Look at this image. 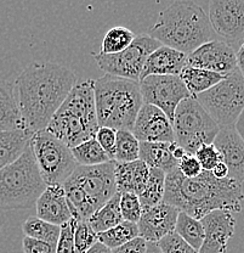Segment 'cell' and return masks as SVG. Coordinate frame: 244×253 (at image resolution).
Listing matches in <instances>:
<instances>
[{"label": "cell", "mask_w": 244, "mask_h": 253, "mask_svg": "<svg viewBox=\"0 0 244 253\" xmlns=\"http://www.w3.org/2000/svg\"><path fill=\"white\" fill-rule=\"evenodd\" d=\"M138 236H140L139 235L138 224L125 220H123L122 223L113 226L109 230L98 234L99 242L104 244L109 250L122 246V245L127 244L128 241Z\"/></svg>", "instance_id": "cell-31"}, {"label": "cell", "mask_w": 244, "mask_h": 253, "mask_svg": "<svg viewBox=\"0 0 244 253\" xmlns=\"http://www.w3.org/2000/svg\"><path fill=\"white\" fill-rule=\"evenodd\" d=\"M23 253H56V244L25 236L22 240Z\"/></svg>", "instance_id": "cell-41"}, {"label": "cell", "mask_w": 244, "mask_h": 253, "mask_svg": "<svg viewBox=\"0 0 244 253\" xmlns=\"http://www.w3.org/2000/svg\"><path fill=\"white\" fill-rule=\"evenodd\" d=\"M175 141L187 154L195 155L202 145L212 144L220 126L195 96L182 100L176 107L173 118Z\"/></svg>", "instance_id": "cell-7"}, {"label": "cell", "mask_w": 244, "mask_h": 253, "mask_svg": "<svg viewBox=\"0 0 244 253\" xmlns=\"http://www.w3.org/2000/svg\"><path fill=\"white\" fill-rule=\"evenodd\" d=\"M147 241L141 236L130 240L127 244L111 250V253H146Z\"/></svg>", "instance_id": "cell-42"}, {"label": "cell", "mask_w": 244, "mask_h": 253, "mask_svg": "<svg viewBox=\"0 0 244 253\" xmlns=\"http://www.w3.org/2000/svg\"><path fill=\"white\" fill-rule=\"evenodd\" d=\"M179 77L185 84L186 89L190 91V94L192 96H197V95L209 90L211 86H214L215 84L222 81L225 76L211 72V71L203 70V68L185 66L183 70L181 71Z\"/></svg>", "instance_id": "cell-25"}, {"label": "cell", "mask_w": 244, "mask_h": 253, "mask_svg": "<svg viewBox=\"0 0 244 253\" xmlns=\"http://www.w3.org/2000/svg\"><path fill=\"white\" fill-rule=\"evenodd\" d=\"M135 34L129 28L118 26L111 28L101 43V54H117L127 49L135 39Z\"/></svg>", "instance_id": "cell-33"}, {"label": "cell", "mask_w": 244, "mask_h": 253, "mask_svg": "<svg viewBox=\"0 0 244 253\" xmlns=\"http://www.w3.org/2000/svg\"><path fill=\"white\" fill-rule=\"evenodd\" d=\"M74 224L75 220L72 218L68 223L61 225L56 242V253H74Z\"/></svg>", "instance_id": "cell-38"}, {"label": "cell", "mask_w": 244, "mask_h": 253, "mask_svg": "<svg viewBox=\"0 0 244 253\" xmlns=\"http://www.w3.org/2000/svg\"><path fill=\"white\" fill-rule=\"evenodd\" d=\"M146 253H162L157 242H147Z\"/></svg>", "instance_id": "cell-48"}, {"label": "cell", "mask_w": 244, "mask_h": 253, "mask_svg": "<svg viewBox=\"0 0 244 253\" xmlns=\"http://www.w3.org/2000/svg\"><path fill=\"white\" fill-rule=\"evenodd\" d=\"M140 155V141L135 138L131 130H117V140H115L114 158L118 163L133 162L139 160Z\"/></svg>", "instance_id": "cell-32"}, {"label": "cell", "mask_w": 244, "mask_h": 253, "mask_svg": "<svg viewBox=\"0 0 244 253\" xmlns=\"http://www.w3.org/2000/svg\"><path fill=\"white\" fill-rule=\"evenodd\" d=\"M179 213L177 208L165 202L145 208L138 221L139 235L147 242H158L163 237L174 233Z\"/></svg>", "instance_id": "cell-17"}, {"label": "cell", "mask_w": 244, "mask_h": 253, "mask_svg": "<svg viewBox=\"0 0 244 253\" xmlns=\"http://www.w3.org/2000/svg\"><path fill=\"white\" fill-rule=\"evenodd\" d=\"M120 192H115L102 207H100L90 218L89 224L95 233H104L123 221L122 212H120Z\"/></svg>", "instance_id": "cell-26"}, {"label": "cell", "mask_w": 244, "mask_h": 253, "mask_svg": "<svg viewBox=\"0 0 244 253\" xmlns=\"http://www.w3.org/2000/svg\"><path fill=\"white\" fill-rule=\"evenodd\" d=\"M75 220V219H74ZM99 242L98 233L93 230L88 220H75L74 224V253H86Z\"/></svg>", "instance_id": "cell-34"}, {"label": "cell", "mask_w": 244, "mask_h": 253, "mask_svg": "<svg viewBox=\"0 0 244 253\" xmlns=\"http://www.w3.org/2000/svg\"><path fill=\"white\" fill-rule=\"evenodd\" d=\"M119 206L123 220L138 224L141 214H142V206H141L138 195L133 194V192H122Z\"/></svg>", "instance_id": "cell-35"}, {"label": "cell", "mask_w": 244, "mask_h": 253, "mask_svg": "<svg viewBox=\"0 0 244 253\" xmlns=\"http://www.w3.org/2000/svg\"><path fill=\"white\" fill-rule=\"evenodd\" d=\"M175 233L182 237L191 247L199 251L204 240V228L201 220L191 217L187 213L180 212L177 215Z\"/></svg>", "instance_id": "cell-27"}, {"label": "cell", "mask_w": 244, "mask_h": 253, "mask_svg": "<svg viewBox=\"0 0 244 253\" xmlns=\"http://www.w3.org/2000/svg\"><path fill=\"white\" fill-rule=\"evenodd\" d=\"M212 175L216 176L219 179H224V178H228V168L227 166L225 165L224 162H219L211 170Z\"/></svg>", "instance_id": "cell-43"}, {"label": "cell", "mask_w": 244, "mask_h": 253, "mask_svg": "<svg viewBox=\"0 0 244 253\" xmlns=\"http://www.w3.org/2000/svg\"><path fill=\"white\" fill-rule=\"evenodd\" d=\"M45 188L32 147L28 145L15 162L0 170V210L32 208Z\"/></svg>", "instance_id": "cell-6"}, {"label": "cell", "mask_w": 244, "mask_h": 253, "mask_svg": "<svg viewBox=\"0 0 244 253\" xmlns=\"http://www.w3.org/2000/svg\"><path fill=\"white\" fill-rule=\"evenodd\" d=\"M70 176L83 189L95 211L117 192L114 161L98 166H78Z\"/></svg>", "instance_id": "cell-12"}, {"label": "cell", "mask_w": 244, "mask_h": 253, "mask_svg": "<svg viewBox=\"0 0 244 253\" xmlns=\"http://www.w3.org/2000/svg\"><path fill=\"white\" fill-rule=\"evenodd\" d=\"M139 160L149 168L161 169L165 174L177 167V161L169 151V142H140Z\"/></svg>", "instance_id": "cell-24"}, {"label": "cell", "mask_w": 244, "mask_h": 253, "mask_svg": "<svg viewBox=\"0 0 244 253\" xmlns=\"http://www.w3.org/2000/svg\"><path fill=\"white\" fill-rule=\"evenodd\" d=\"M195 97L220 128L235 126L244 110V77L237 68Z\"/></svg>", "instance_id": "cell-8"}, {"label": "cell", "mask_w": 244, "mask_h": 253, "mask_svg": "<svg viewBox=\"0 0 244 253\" xmlns=\"http://www.w3.org/2000/svg\"><path fill=\"white\" fill-rule=\"evenodd\" d=\"M212 31L228 42L244 41V0H209Z\"/></svg>", "instance_id": "cell-13"}, {"label": "cell", "mask_w": 244, "mask_h": 253, "mask_svg": "<svg viewBox=\"0 0 244 253\" xmlns=\"http://www.w3.org/2000/svg\"><path fill=\"white\" fill-rule=\"evenodd\" d=\"M36 217L49 223L60 225L72 219L70 207L66 200L65 188L62 184L46 185L43 194L35 202Z\"/></svg>", "instance_id": "cell-19"}, {"label": "cell", "mask_w": 244, "mask_h": 253, "mask_svg": "<svg viewBox=\"0 0 244 253\" xmlns=\"http://www.w3.org/2000/svg\"><path fill=\"white\" fill-rule=\"evenodd\" d=\"M186 66L203 68L226 77L237 70L236 52L226 42L209 41L187 55Z\"/></svg>", "instance_id": "cell-14"}, {"label": "cell", "mask_w": 244, "mask_h": 253, "mask_svg": "<svg viewBox=\"0 0 244 253\" xmlns=\"http://www.w3.org/2000/svg\"><path fill=\"white\" fill-rule=\"evenodd\" d=\"M195 156L198 160V162L201 163L203 170H209V172H211L212 168L222 161L221 154L214 146V144L202 145L195 152Z\"/></svg>", "instance_id": "cell-37"}, {"label": "cell", "mask_w": 244, "mask_h": 253, "mask_svg": "<svg viewBox=\"0 0 244 253\" xmlns=\"http://www.w3.org/2000/svg\"><path fill=\"white\" fill-rule=\"evenodd\" d=\"M22 231L27 237L56 244L60 236V231H61V226L40 219L36 215H32L23 221Z\"/></svg>", "instance_id": "cell-30"}, {"label": "cell", "mask_w": 244, "mask_h": 253, "mask_svg": "<svg viewBox=\"0 0 244 253\" xmlns=\"http://www.w3.org/2000/svg\"><path fill=\"white\" fill-rule=\"evenodd\" d=\"M95 139L98 140L100 146L105 150L108 157L113 161L115 140H117V130L109 126H99L95 134Z\"/></svg>", "instance_id": "cell-39"}, {"label": "cell", "mask_w": 244, "mask_h": 253, "mask_svg": "<svg viewBox=\"0 0 244 253\" xmlns=\"http://www.w3.org/2000/svg\"><path fill=\"white\" fill-rule=\"evenodd\" d=\"M75 73L52 62H34L15 81V93L26 126L32 133L46 129L75 85Z\"/></svg>", "instance_id": "cell-1"}, {"label": "cell", "mask_w": 244, "mask_h": 253, "mask_svg": "<svg viewBox=\"0 0 244 253\" xmlns=\"http://www.w3.org/2000/svg\"><path fill=\"white\" fill-rule=\"evenodd\" d=\"M236 61H237L238 71L244 77V41H242L240 49L236 52Z\"/></svg>", "instance_id": "cell-45"}, {"label": "cell", "mask_w": 244, "mask_h": 253, "mask_svg": "<svg viewBox=\"0 0 244 253\" xmlns=\"http://www.w3.org/2000/svg\"><path fill=\"white\" fill-rule=\"evenodd\" d=\"M149 36L162 45L188 55L210 41L212 28L208 15L192 0H175L159 12Z\"/></svg>", "instance_id": "cell-3"}, {"label": "cell", "mask_w": 244, "mask_h": 253, "mask_svg": "<svg viewBox=\"0 0 244 253\" xmlns=\"http://www.w3.org/2000/svg\"><path fill=\"white\" fill-rule=\"evenodd\" d=\"M30 145L46 185L64 184L79 166L73 157L72 150L46 129L33 133Z\"/></svg>", "instance_id": "cell-9"}, {"label": "cell", "mask_w": 244, "mask_h": 253, "mask_svg": "<svg viewBox=\"0 0 244 253\" xmlns=\"http://www.w3.org/2000/svg\"><path fill=\"white\" fill-rule=\"evenodd\" d=\"M177 169L186 178H196L202 173L203 168L195 155L186 152L185 156L177 161Z\"/></svg>", "instance_id": "cell-40"}, {"label": "cell", "mask_w": 244, "mask_h": 253, "mask_svg": "<svg viewBox=\"0 0 244 253\" xmlns=\"http://www.w3.org/2000/svg\"><path fill=\"white\" fill-rule=\"evenodd\" d=\"M169 151L172 152L173 157H174L176 161H179L180 158H182L186 154L185 150H183L176 141L169 142Z\"/></svg>", "instance_id": "cell-44"}, {"label": "cell", "mask_w": 244, "mask_h": 253, "mask_svg": "<svg viewBox=\"0 0 244 253\" xmlns=\"http://www.w3.org/2000/svg\"><path fill=\"white\" fill-rule=\"evenodd\" d=\"M94 94L100 126L133 129L143 105L138 81L106 75L94 82Z\"/></svg>", "instance_id": "cell-5"}, {"label": "cell", "mask_w": 244, "mask_h": 253, "mask_svg": "<svg viewBox=\"0 0 244 253\" xmlns=\"http://www.w3.org/2000/svg\"><path fill=\"white\" fill-rule=\"evenodd\" d=\"M228 168V178L244 183V141L235 126H222L212 141Z\"/></svg>", "instance_id": "cell-18"}, {"label": "cell", "mask_w": 244, "mask_h": 253, "mask_svg": "<svg viewBox=\"0 0 244 253\" xmlns=\"http://www.w3.org/2000/svg\"><path fill=\"white\" fill-rule=\"evenodd\" d=\"M235 128H236V130H237V133L240 134L241 138H242L243 141H244V110L242 111V113L240 115V117L237 118V121H236Z\"/></svg>", "instance_id": "cell-46"}, {"label": "cell", "mask_w": 244, "mask_h": 253, "mask_svg": "<svg viewBox=\"0 0 244 253\" xmlns=\"http://www.w3.org/2000/svg\"><path fill=\"white\" fill-rule=\"evenodd\" d=\"M32 135L33 133L28 129L0 131V170L23 154Z\"/></svg>", "instance_id": "cell-23"}, {"label": "cell", "mask_w": 244, "mask_h": 253, "mask_svg": "<svg viewBox=\"0 0 244 253\" xmlns=\"http://www.w3.org/2000/svg\"><path fill=\"white\" fill-rule=\"evenodd\" d=\"M243 200L242 184L231 178H216L209 170H202L196 178H186L176 167L165 175L163 202L196 219L216 210L241 212Z\"/></svg>", "instance_id": "cell-2"}, {"label": "cell", "mask_w": 244, "mask_h": 253, "mask_svg": "<svg viewBox=\"0 0 244 253\" xmlns=\"http://www.w3.org/2000/svg\"><path fill=\"white\" fill-rule=\"evenodd\" d=\"M162 44L149 34H139L133 43L117 54H93L100 70L113 77L140 81L141 72L149 54Z\"/></svg>", "instance_id": "cell-10"}, {"label": "cell", "mask_w": 244, "mask_h": 253, "mask_svg": "<svg viewBox=\"0 0 244 253\" xmlns=\"http://www.w3.org/2000/svg\"><path fill=\"white\" fill-rule=\"evenodd\" d=\"M72 154L79 166H98L112 161L105 150L100 146L95 136L73 147Z\"/></svg>", "instance_id": "cell-29"}, {"label": "cell", "mask_w": 244, "mask_h": 253, "mask_svg": "<svg viewBox=\"0 0 244 253\" xmlns=\"http://www.w3.org/2000/svg\"><path fill=\"white\" fill-rule=\"evenodd\" d=\"M114 175L118 192H133L140 196L148 180L149 167L141 160L127 163L114 161Z\"/></svg>", "instance_id": "cell-21"}, {"label": "cell", "mask_w": 244, "mask_h": 253, "mask_svg": "<svg viewBox=\"0 0 244 253\" xmlns=\"http://www.w3.org/2000/svg\"><path fill=\"white\" fill-rule=\"evenodd\" d=\"M165 174L163 170L157 168H149L148 180L142 194L139 196L142 210L153 207L163 202L165 191Z\"/></svg>", "instance_id": "cell-28"}, {"label": "cell", "mask_w": 244, "mask_h": 253, "mask_svg": "<svg viewBox=\"0 0 244 253\" xmlns=\"http://www.w3.org/2000/svg\"><path fill=\"white\" fill-rule=\"evenodd\" d=\"M186 59L187 55L179 50L161 45L147 57L140 81L148 76H179L186 66Z\"/></svg>", "instance_id": "cell-20"}, {"label": "cell", "mask_w": 244, "mask_h": 253, "mask_svg": "<svg viewBox=\"0 0 244 253\" xmlns=\"http://www.w3.org/2000/svg\"><path fill=\"white\" fill-rule=\"evenodd\" d=\"M139 83L143 104L158 107L172 123L180 102L192 96L179 76H148Z\"/></svg>", "instance_id": "cell-11"}, {"label": "cell", "mask_w": 244, "mask_h": 253, "mask_svg": "<svg viewBox=\"0 0 244 253\" xmlns=\"http://www.w3.org/2000/svg\"><path fill=\"white\" fill-rule=\"evenodd\" d=\"M86 253H111V250L105 246L104 244H101V242H96Z\"/></svg>", "instance_id": "cell-47"}, {"label": "cell", "mask_w": 244, "mask_h": 253, "mask_svg": "<svg viewBox=\"0 0 244 253\" xmlns=\"http://www.w3.org/2000/svg\"><path fill=\"white\" fill-rule=\"evenodd\" d=\"M94 82V79H88L75 84L46 126L50 134L70 149L94 138L100 126Z\"/></svg>", "instance_id": "cell-4"}, {"label": "cell", "mask_w": 244, "mask_h": 253, "mask_svg": "<svg viewBox=\"0 0 244 253\" xmlns=\"http://www.w3.org/2000/svg\"><path fill=\"white\" fill-rule=\"evenodd\" d=\"M131 133L140 142L175 141L172 121L162 110L148 104L141 106Z\"/></svg>", "instance_id": "cell-15"}, {"label": "cell", "mask_w": 244, "mask_h": 253, "mask_svg": "<svg viewBox=\"0 0 244 253\" xmlns=\"http://www.w3.org/2000/svg\"><path fill=\"white\" fill-rule=\"evenodd\" d=\"M201 220L204 228V240L198 253H225L228 241L235 234L236 219L228 211L216 210Z\"/></svg>", "instance_id": "cell-16"}, {"label": "cell", "mask_w": 244, "mask_h": 253, "mask_svg": "<svg viewBox=\"0 0 244 253\" xmlns=\"http://www.w3.org/2000/svg\"><path fill=\"white\" fill-rule=\"evenodd\" d=\"M157 244H158L162 253H198L197 250L191 247L175 231L165 237H163Z\"/></svg>", "instance_id": "cell-36"}, {"label": "cell", "mask_w": 244, "mask_h": 253, "mask_svg": "<svg viewBox=\"0 0 244 253\" xmlns=\"http://www.w3.org/2000/svg\"><path fill=\"white\" fill-rule=\"evenodd\" d=\"M23 129L28 128L18 107L14 88L0 81V131Z\"/></svg>", "instance_id": "cell-22"}]
</instances>
